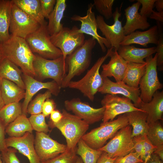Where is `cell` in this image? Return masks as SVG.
Returning a JSON list of instances; mask_svg holds the SVG:
<instances>
[{
  "instance_id": "1",
  "label": "cell",
  "mask_w": 163,
  "mask_h": 163,
  "mask_svg": "<svg viewBox=\"0 0 163 163\" xmlns=\"http://www.w3.org/2000/svg\"><path fill=\"white\" fill-rule=\"evenodd\" d=\"M2 48L4 57L20 67L23 74L34 77L35 55L25 39L11 34L8 40L2 43Z\"/></svg>"
},
{
  "instance_id": "2",
  "label": "cell",
  "mask_w": 163,
  "mask_h": 163,
  "mask_svg": "<svg viewBox=\"0 0 163 163\" xmlns=\"http://www.w3.org/2000/svg\"><path fill=\"white\" fill-rule=\"evenodd\" d=\"M96 44V40L92 37L86 40L82 46L66 57L65 62L68 73L62 80L61 88L68 87L73 77L80 75L88 68L91 62L92 51Z\"/></svg>"
},
{
  "instance_id": "3",
  "label": "cell",
  "mask_w": 163,
  "mask_h": 163,
  "mask_svg": "<svg viewBox=\"0 0 163 163\" xmlns=\"http://www.w3.org/2000/svg\"><path fill=\"white\" fill-rule=\"evenodd\" d=\"M62 117L58 123L49 122V126L56 127L61 132L66 139L68 150L76 148L80 139L89 128V124L75 115L63 109Z\"/></svg>"
},
{
  "instance_id": "4",
  "label": "cell",
  "mask_w": 163,
  "mask_h": 163,
  "mask_svg": "<svg viewBox=\"0 0 163 163\" xmlns=\"http://www.w3.org/2000/svg\"><path fill=\"white\" fill-rule=\"evenodd\" d=\"M113 49L112 47L108 49L106 54L100 57L82 78L77 81H71L68 87L78 90L93 101L95 94L103 83V78L99 73L100 68L104 61L110 57Z\"/></svg>"
},
{
  "instance_id": "5",
  "label": "cell",
  "mask_w": 163,
  "mask_h": 163,
  "mask_svg": "<svg viewBox=\"0 0 163 163\" xmlns=\"http://www.w3.org/2000/svg\"><path fill=\"white\" fill-rule=\"evenodd\" d=\"M129 125L126 113L120 115L116 120L102 123L99 127L85 134L81 139L91 148L98 149L107 141L113 137L119 130Z\"/></svg>"
},
{
  "instance_id": "6",
  "label": "cell",
  "mask_w": 163,
  "mask_h": 163,
  "mask_svg": "<svg viewBox=\"0 0 163 163\" xmlns=\"http://www.w3.org/2000/svg\"><path fill=\"white\" fill-rule=\"evenodd\" d=\"M35 55L33 64L34 78L40 82L46 79L51 78L61 87L62 80L68 71L67 67L63 56L54 59H49L38 54Z\"/></svg>"
},
{
  "instance_id": "7",
  "label": "cell",
  "mask_w": 163,
  "mask_h": 163,
  "mask_svg": "<svg viewBox=\"0 0 163 163\" xmlns=\"http://www.w3.org/2000/svg\"><path fill=\"white\" fill-rule=\"evenodd\" d=\"M47 25H40L37 30L28 35L25 40L33 53L46 59H54L63 55L60 49L51 42Z\"/></svg>"
},
{
  "instance_id": "8",
  "label": "cell",
  "mask_w": 163,
  "mask_h": 163,
  "mask_svg": "<svg viewBox=\"0 0 163 163\" xmlns=\"http://www.w3.org/2000/svg\"><path fill=\"white\" fill-rule=\"evenodd\" d=\"M157 56L156 53L153 57L152 55L145 58V71L139 84L140 97L144 103L150 102L155 92L163 88V85L160 82L158 75Z\"/></svg>"
},
{
  "instance_id": "9",
  "label": "cell",
  "mask_w": 163,
  "mask_h": 163,
  "mask_svg": "<svg viewBox=\"0 0 163 163\" xmlns=\"http://www.w3.org/2000/svg\"><path fill=\"white\" fill-rule=\"evenodd\" d=\"M79 28L74 26L72 29L63 27L57 34L50 36L53 44L62 52L64 60L66 57L82 46L85 41L84 34L78 32Z\"/></svg>"
},
{
  "instance_id": "10",
  "label": "cell",
  "mask_w": 163,
  "mask_h": 163,
  "mask_svg": "<svg viewBox=\"0 0 163 163\" xmlns=\"http://www.w3.org/2000/svg\"><path fill=\"white\" fill-rule=\"evenodd\" d=\"M132 127L129 125L119 130L106 145L98 149L112 158L123 156L134 151Z\"/></svg>"
},
{
  "instance_id": "11",
  "label": "cell",
  "mask_w": 163,
  "mask_h": 163,
  "mask_svg": "<svg viewBox=\"0 0 163 163\" xmlns=\"http://www.w3.org/2000/svg\"><path fill=\"white\" fill-rule=\"evenodd\" d=\"M12 3L9 30L11 35L25 39L37 30L40 25Z\"/></svg>"
},
{
  "instance_id": "12",
  "label": "cell",
  "mask_w": 163,
  "mask_h": 163,
  "mask_svg": "<svg viewBox=\"0 0 163 163\" xmlns=\"http://www.w3.org/2000/svg\"><path fill=\"white\" fill-rule=\"evenodd\" d=\"M105 108L103 123L113 120L117 116L134 111H143L136 107L131 100L124 96L107 94L101 102Z\"/></svg>"
},
{
  "instance_id": "13",
  "label": "cell",
  "mask_w": 163,
  "mask_h": 163,
  "mask_svg": "<svg viewBox=\"0 0 163 163\" xmlns=\"http://www.w3.org/2000/svg\"><path fill=\"white\" fill-rule=\"evenodd\" d=\"M121 15L119 9L117 7L113 14L114 23L112 25L107 24L101 15H97L96 18L97 28L100 30L114 50L117 51L125 36L122 22L119 20Z\"/></svg>"
},
{
  "instance_id": "14",
  "label": "cell",
  "mask_w": 163,
  "mask_h": 163,
  "mask_svg": "<svg viewBox=\"0 0 163 163\" xmlns=\"http://www.w3.org/2000/svg\"><path fill=\"white\" fill-rule=\"evenodd\" d=\"M34 146L41 162L52 158L67 150L66 145L59 143L45 133L37 132Z\"/></svg>"
},
{
  "instance_id": "15",
  "label": "cell",
  "mask_w": 163,
  "mask_h": 163,
  "mask_svg": "<svg viewBox=\"0 0 163 163\" xmlns=\"http://www.w3.org/2000/svg\"><path fill=\"white\" fill-rule=\"evenodd\" d=\"M64 106L67 110L72 111L74 115L89 125L102 120L105 108H97L91 107L83 102L79 98H74L64 101Z\"/></svg>"
},
{
  "instance_id": "16",
  "label": "cell",
  "mask_w": 163,
  "mask_h": 163,
  "mask_svg": "<svg viewBox=\"0 0 163 163\" xmlns=\"http://www.w3.org/2000/svg\"><path fill=\"white\" fill-rule=\"evenodd\" d=\"M94 5L92 3L89 4L86 15L81 17L78 15H74L71 19L75 21H80L81 23L80 28L78 32L92 36L96 40L99 44L102 51L105 52L106 48L108 49L111 47L105 37L99 35L97 32V25L94 13L92 11Z\"/></svg>"
},
{
  "instance_id": "17",
  "label": "cell",
  "mask_w": 163,
  "mask_h": 163,
  "mask_svg": "<svg viewBox=\"0 0 163 163\" xmlns=\"http://www.w3.org/2000/svg\"><path fill=\"white\" fill-rule=\"evenodd\" d=\"M103 79V84L98 92L102 94L122 95L130 99L133 102L135 106L138 108L143 102L140 97V91L139 87H131L122 82H114L108 77Z\"/></svg>"
},
{
  "instance_id": "18",
  "label": "cell",
  "mask_w": 163,
  "mask_h": 163,
  "mask_svg": "<svg viewBox=\"0 0 163 163\" xmlns=\"http://www.w3.org/2000/svg\"><path fill=\"white\" fill-rule=\"evenodd\" d=\"M22 78L25 87V96L22 104V114L26 115L27 113V109L29 103L33 96L38 91L43 89H46L55 96H57L60 92L61 87L54 80L42 82L24 74Z\"/></svg>"
},
{
  "instance_id": "19",
  "label": "cell",
  "mask_w": 163,
  "mask_h": 163,
  "mask_svg": "<svg viewBox=\"0 0 163 163\" xmlns=\"http://www.w3.org/2000/svg\"><path fill=\"white\" fill-rule=\"evenodd\" d=\"M34 138L32 133L27 132L21 137L6 138L5 144L7 148H13L27 157L30 163H41L34 148Z\"/></svg>"
},
{
  "instance_id": "20",
  "label": "cell",
  "mask_w": 163,
  "mask_h": 163,
  "mask_svg": "<svg viewBox=\"0 0 163 163\" xmlns=\"http://www.w3.org/2000/svg\"><path fill=\"white\" fill-rule=\"evenodd\" d=\"M141 4L138 1L124 10L126 21L123 27L124 35H128L137 29L144 30L150 27L147 18L141 15L139 10Z\"/></svg>"
},
{
  "instance_id": "21",
  "label": "cell",
  "mask_w": 163,
  "mask_h": 163,
  "mask_svg": "<svg viewBox=\"0 0 163 163\" xmlns=\"http://www.w3.org/2000/svg\"><path fill=\"white\" fill-rule=\"evenodd\" d=\"M108 63L102 65L101 75L103 78L113 77L116 82H122L126 71L128 62L123 59L117 50H113Z\"/></svg>"
},
{
  "instance_id": "22",
  "label": "cell",
  "mask_w": 163,
  "mask_h": 163,
  "mask_svg": "<svg viewBox=\"0 0 163 163\" xmlns=\"http://www.w3.org/2000/svg\"><path fill=\"white\" fill-rule=\"evenodd\" d=\"M160 34L158 26L154 25L147 30L143 31L136 30L125 36L120 45L136 44L147 47L149 43L157 44Z\"/></svg>"
},
{
  "instance_id": "23",
  "label": "cell",
  "mask_w": 163,
  "mask_h": 163,
  "mask_svg": "<svg viewBox=\"0 0 163 163\" xmlns=\"http://www.w3.org/2000/svg\"><path fill=\"white\" fill-rule=\"evenodd\" d=\"M117 51L126 61L139 64L145 63L144 59L156 53V47L140 48L130 45H120Z\"/></svg>"
},
{
  "instance_id": "24",
  "label": "cell",
  "mask_w": 163,
  "mask_h": 163,
  "mask_svg": "<svg viewBox=\"0 0 163 163\" xmlns=\"http://www.w3.org/2000/svg\"><path fill=\"white\" fill-rule=\"evenodd\" d=\"M138 108L146 113L147 122L148 124L162 120L163 91H156L150 102H143Z\"/></svg>"
},
{
  "instance_id": "25",
  "label": "cell",
  "mask_w": 163,
  "mask_h": 163,
  "mask_svg": "<svg viewBox=\"0 0 163 163\" xmlns=\"http://www.w3.org/2000/svg\"><path fill=\"white\" fill-rule=\"evenodd\" d=\"M1 95L5 105L18 102L25 96V90L14 82L2 78L1 86Z\"/></svg>"
},
{
  "instance_id": "26",
  "label": "cell",
  "mask_w": 163,
  "mask_h": 163,
  "mask_svg": "<svg viewBox=\"0 0 163 163\" xmlns=\"http://www.w3.org/2000/svg\"><path fill=\"white\" fill-rule=\"evenodd\" d=\"M22 71L18 66L4 57L0 62V77L10 81L25 90V85L21 77Z\"/></svg>"
},
{
  "instance_id": "27",
  "label": "cell",
  "mask_w": 163,
  "mask_h": 163,
  "mask_svg": "<svg viewBox=\"0 0 163 163\" xmlns=\"http://www.w3.org/2000/svg\"><path fill=\"white\" fill-rule=\"evenodd\" d=\"M66 1L56 0L55 6L47 18V29L50 36L57 34L63 27L61 21L66 6Z\"/></svg>"
},
{
  "instance_id": "28",
  "label": "cell",
  "mask_w": 163,
  "mask_h": 163,
  "mask_svg": "<svg viewBox=\"0 0 163 163\" xmlns=\"http://www.w3.org/2000/svg\"><path fill=\"white\" fill-rule=\"evenodd\" d=\"M11 0H0V42L2 43L10 37L9 30L11 7Z\"/></svg>"
},
{
  "instance_id": "29",
  "label": "cell",
  "mask_w": 163,
  "mask_h": 163,
  "mask_svg": "<svg viewBox=\"0 0 163 163\" xmlns=\"http://www.w3.org/2000/svg\"><path fill=\"white\" fill-rule=\"evenodd\" d=\"M126 113L129 125L133 128L132 137L146 134L148 127L146 113L143 111H134Z\"/></svg>"
},
{
  "instance_id": "30",
  "label": "cell",
  "mask_w": 163,
  "mask_h": 163,
  "mask_svg": "<svg viewBox=\"0 0 163 163\" xmlns=\"http://www.w3.org/2000/svg\"><path fill=\"white\" fill-rule=\"evenodd\" d=\"M16 5L40 25L47 24L42 15L40 0H11Z\"/></svg>"
},
{
  "instance_id": "31",
  "label": "cell",
  "mask_w": 163,
  "mask_h": 163,
  "mask_svg": "<svg viewBox=\"0 0 163 163\" xmlns=\"http://www.w3.org/2000/svg\"><path fill=\"white\" fill-rule=\"evenodd\" d=\"M146 64L128 62L122 82L131 87L139 88L140 80L145 72Z\"/></svg>"
},
{
  "instance_id": "32",
  "label": "cell",
  "mask_w": 163,
  "mask_h": 163,
  "mask_svg": "<svg viewBox=\"0 0 163 163\" xmlns=\"http://www.w3.org/2000/svg\"><path fill=\"white\" fill-rule=\"evenodd\" d=\"M33 130L29 119L22 114L6 127L5 132L10 137H18L27 132L32 133Z\"/></svg>"
},
{
  "instance_id": "33",
  "label": "cell",
  "mask_w": 163,
  "mask_h": 163,
  "mask_svg": "<svg viewBox=\"0 0 163 163\" xmlns=\"http://www.w3.org/2000/svg\"><path fill=\"white\" fill-rule=\"evenodd\" d=\"M22 114L21 104L13 103L5 105L0 110V120L6 128Z\"/></svg>"
},
{
  "instance_id": "34",
  "label": "cell",
  "mask_w": 163,
  "mask_h": 163,
  "mask_svg": "<svg viewBox=\"0 0 163 163\" xmlns=\"http://www.w3.org/2000/svg\"><path fill=\"white\" fill-rule=\"evenodd\" d=\"M77 144L76 153L80 156L83 163H97L102 151L91 148L82 139Z\"/></svg>"
},
{
  "instance_id": "35",
  "label": "cell",
  "mask_w": 163,
  "mask_h": 163,
  "mask_svg": "<svg viewBox=\"0 0 163 163\" xmlns=\"http://www.w3.org/2000/svg\"><path fill=\"white\" fill-rule=\"evenodd\" d=\"M146 135L154 145H163V128L159 121L148 124Z\"/></svg>"
},
{
  "instance_id": "36",
  "label": "cell",
  "mask_w": 163,
  "mask_h": 163,
  "mask_svg": "<svg viewBox=\"0 0 163 163\" xmlns=\"http://www.w3.org/2000/svg\"><path fill=\"white\" fill-rule=\"evenodd\" d=\"M52 94L51 92L48 90L43 94H38L29 103L27 108V113L31 115L41 113L44 102L47 99L51 97Z\"/></svg>"
},
{
  "instance_id": "37",
  "label": "cell",
  "mask_w": 163,
  "mask_h": 163,
  "mask_svg": "<svg viewBox=\"0 0 163 163\" xmlns=\"http://www.w3.org/2000/svg\"><path fill=\"white\" fill-rule=\"evenodd\" d=\"M76 149V148L74 149H67L56 156L41 163H75L78 157Z\"/></svg>"
},
{
  "instance_id": "38",
  "label": "cell",
  "mask_w": 163,
  "mask_h": 163,
  "mask_svg": "<svg viewBox=\"0 0 163 163\" xmlns=\"http://www.w3.org/2000/svg\"><path fill=\"white\" fill-rule=\"evenodd\" d=\"M114 0H94L93 4L99 13L106 19L112 17V9Z\"/></svg>"
},
{
  "instance_id": "39",
  "label": "cell",
  "mask_w": 163,
  "mask_h": 163,
  "mask_svg": "<svg viewBox=\"0 0 163 163\" xmlns=\"http://www.w3.org/2000/svg\"><path fill=\"white\" fill-rule=\"evenodd\" d=\"M45 117L42 113L31 115L28 119L33 130L46 134L49 131V126L46 122Z\"/></svg>"
},
{
  "instance_id": "40",
  "label": "cell",
  "mask_w": 163,
  "mask_h": 163,
  "mask_svg": "<svg viewBox=\"0 0 163 163\" xmlns=\"http://www.w3.org/2000/svg\"><path fill=\"white\" fill-rule=\"evenodd\" d=\"M144 162L137 153L132 151L122 157H118L113 163H141Z\"/></svg>"
},
{
  "instance_id": "41",
  "label": "cell",
  "mask_w": 163,
  "mask_h": 163,
  "mask_svg": "<svg viewBox=\"0 0 163 163\" xmlns=\"http://www.w3.org/2000/svg\"><path fill=\"white\" fill-rule=\"evenodd\" d=\"M142 139L145 152L144 162L145 163L149 158L155 150L157 147L152 143L146 134L142 135Z\"/></svg>"
},
{
  "instance_id": "42",
  "label": "cell",
  "mask_w": 163,
  "mask_h": 163,
  "mask_svg": "<svg viewBox=\"0 0 163 163\" xmlns=\"http://www.w3.org/2000/svg\"><path fill=\"white\" fill-rule=\"evenodd\" d=\"M156 0H137L142 5L139 12L142 15L146 18L149 17L154 11V3Z\"/></svg>"
},
{
  "instance_id": "43",
  "label": "cell",
  "mask_w": 163,
  "mask_h": 163,
  "mask_svg": "<svg viewBox=\"0 0 163 163\" xmlns=\"http://www.w3.org/2000/svg\"><path fill=\"white\" fill-rule=\"evenodd\" d=\"M56 2V0H40L41 12L44 18H48Z\"/></svg>"
},
{
  "instance_id": "44",
  "label": "cell",
  "mask_w": 163,
  "mask_h": 163,
  "mask_svg": "<svg viewBox=\"0 0 163 163\" xmlns=\"http://www.w3.org/2000/svg\"><path fill=\"white\" fill-rule=\"evenodd\" d=\"M17 150L14 149L9 147L5 152L1 153V157L5 163H21L16 155Z\"/></svg>"
},
{
  "instance_id": "45",
  "label": "cell",
  "mask_w": 163,
  "mask_h": 163,
  "mask_svg": "<svg viewBox=\"0 0 163 163\" xmlns=\"http://www.w3.org/2000/svg\"><path fill=\"white\" fill-rule=\"evenodd\" d=\"M156 47V53L157 54V67L158 70L162 71L163 70V34H160L159 37Z\"/></svg>"
},
{
  "instance_id": "46",
  "label": "cell",
  "mask_w": 163,
  "mask_h": 163,
  "mask_svg": "<svg viewBox=\"0 0 163 163\" xmlns=\"http://www.w3.org/2000/svg\"><path fill=\"white\" fill-rule=\"evenodd\" d=\"M133 138L134 151L137 153L140 158L144 161L145 152L142 141V135L134 136Z\"/></svg>"
},
{
  "instance_id": "47",
  "label": "cell",
  "mask_w": 163,
  "mask_h": 163,
  "mask_svg": "<svg viewBox=\"0 0 163 163\" xmlns=\"http://www.w3.org/2000/svg\"><path fill=\"white\" fill-rule=\"evenodd\" d=\"M56 107V104L53 99L50 98L47 99L43 105L42 113L45 117L48 116L55 110Z\"/></svg>"
},
{
  "instance_id": "48",
  "label": "cell",
  "mask_w": 163,
  "mask_h": 163,
  "mask_svg": "<svg viewBox=\"0 0 163 163\" xmlns=\"http://www.w3.org/2000/svg\"><path fill=\"white\" fill-rule=\"evenodd\" d=\"M5 127L0 120V151L1 153L5 152L8 149L5 144Z\"/></svg>"
},
{
  "instance_id": "49",
  "label": "cell",
  "mask_w": 163,
  "mask_h": 163,
  "mask_svg": "<svg viewBox=\"0 0 163 163\" xmlns=\"http://www.w3.org/2000/svg\"><path fill=\"white\" fill-rule=\"evenodd\" d=\"M50 122L55 123L59 122L62 119V115L58 110H54L50 114Z\"/></svg>"
},
{
  "instance_id": "50",
  "label": "cell",
  "mask_w": 163,
  "mask_h": 163,
  "mask_svg": "<svg viewBox=\"0 0 163 163\" xmlns=\"http://www.w3.org/2000/svg\"><path fill=\"white\" fill-rule=\"evenodd\" d=\"M116 158L110 157L105 152H103L98 158L97 163H113Z\"/></svg>"
},
{
  "instance_id": "51",
  "label": "cell",
  "mask_w": 163,
  "mask_h": 163,
  "mask_svg": "<svg viewBox=\"0 0 163 163\" xmlns=\"http://www.w3.org/2000/svg\"><path fill=\"white\" fill-rule=\"evenodd\" d=\"M149 18L150 19L156 20L158 22L162 23L163 22V11L158 12L153 11Z\"/></svg>"
},
{
  "instance_id": "52",
  "label": "cell",
  "mask_w": 163,
  "mask_h": 163,
  "mask_svg": "<svg viewBox=\"0 0 163 163\" xmlns=\"http://www.w3.org/2000/svg\"><path fill=\"white\" fill-rule=\"evenodd\" d=\"M145 163H163V162L157 155L153 152Z\"/></svg>"
},
{
  "instance_id": "53",
  "label": "cell",
  "mask_w": 163,
  "mask_h": 163,
  "mask_svg": "<svg viewBox=\"0 0 163 163\" xmlns=\"http://www.w3.org/2000/svg\"><path fill=\"white\" fill-rule=\"evenodd\" d=\"M153 153L157 155L159 158L163 161V145H158Z\"/></svg>"
},
{
  "instance_id": "54",
  "label": "cell",
  "mask_w": 163,
  "mask_h": 163,
  "mask_svg": "<svg viewBox=\"0 0 163 163\" xmlns=\"http://www.w3.org/2000/svg\"><path fill=\"white\" fill-rule=\"evenodd\" d=\"M154 6L158 12L163 11V0H156L154 3Z\"/></svg>"
},
{
  "instance_id": "55",
  "label": "cell",
  "mask_w": 163,
  "mask_h": 163,
  "mask_svg": "<svg viewBox=\"0 0 163 163\" xmlns=\"http://www.w3.org/2000/svg\"><path fill=\"white\" fill-rule=\"evenodd\" d=\"M2 78L0 77V110L5 105L1 95V81Z\"/></svg>"
},
{
  "instance_id": "56",
  "label": "cell",
  "mask_w": 163,
  "mask_h": 163,
  "mask_svg": "<svg viewBox=\"0 0 163 163\" xmlns=\"http://www.w3.org/2000/svg\"><path fill=\"white\" fill-rule=\"evenodd\" d=\"M4 57L2 50V43L0 42V62Z\"/></svg>"
},
{
  "instance_id": "57",
  "label": "cell",
  "mask_w": 163,
  "mask_h": 163,
  "mask_svg": "<svg viewBox=\"0 0 163 163\" xmlns=\"http://www.w3.org/2000/svg\"><path fill=\"white\" fill-rule=\"evenodd\" d=\"M75 163H83L81 157H78Z\"/></svg>"
},
{
  "instance_id": "58",
  "label": "cell",
  "mask_w": 163,
  "mask_h": 163,
  "mask_svg": "<svg viewBox=\"0 0 163 163\" xmlns=\"http://www.w3.org/2000/svg\"><path fill=\"white\" fill-rule=\"evenodd\" d=\"M0 163H3L1 155L0 154Z\"/></svg>"
},
{
  "instance_id": "59",
  "label": "cell",
  "mask_w": 163,
  "mask_h": 163,
  "mask_svg": "<svg viewBox=\"0 0 163 163\" xmlns=\"http://www.w3.org/2000/svg\"><path fill=\"white\" fill-rule=\"evenodd\" d=\"M144 163V162H142V163Z\"/></svg>"
}]
</instances>
